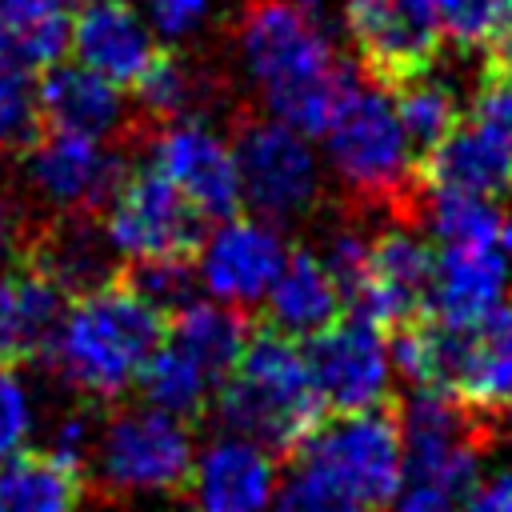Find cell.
Instances as JSON below:
<instances>
[{
  "label": "cell",
  "mask_w": 512,
  "mask_h": 512,
  "mask_svg": "<svg viewBox=\"0 0 512 512\" xmlns=\"http://www.w3.org/2000/svg\"><path fill=\"white\" fill-rule=\"evenodd\" d=\"M240 56L268 112L304 136H320L356 84V72L336 56L328 32L292 0L244 4Z\"/></svg>",
  "instance_id": "6da1fadb"
},
{
  "label": "cell",
  "mask_w": 512,
  "mask_h": 512,
  "mask_svg": "<svg viewBox=\"0 0 512 512\" xmlns=\"http://www.w3.org/2000/svg\"><path fill=\"white\" fill-rule=\"evenodd\" d=\"M392 420L404 456L392 512H460L480 484L484 456L500 440L492 408L456 392L412 388L392 400Z\"/></svg>",
  "instance_id": "7a4b0ae2"
},
{
  "label": "cell",
  "mask_w": 512,
  "mask_h": 512,
  "mask_svg": "<svg viewBox=\"0 0 512 512\" xmlns=\"http://www.w3.org/2000/svg\"><path fill=\"white\" fill-rule=\"evenodd\" d=\"M164 332L168 316L144 304L116 276L72 300L44 356H52V368L68 388L88 400H116L136 384Z\"/></svg>",
  "instance_id": "3957f363"
},
{
  "label": "cell",
  "mask_w": 512,
  "mask_h": 512,
  "mask_svg": "<svg viewBox=\"0 0 512 512\" xmlns=\"http://www.w3.org/2000/svg\"><path fill=\"white\" fill-rule=\"evenodd\" d=\"M212 408L228 432L248 436L276 456H292L324 416L304 348L272 324H252L232 372L212 396Z\"/></svg>",
  "instance_id": "277c9868"
},
{
  "label": "cell",
  "mask_w": 512,
  "mask_h": 512,
  "mask_svg": "<svg viewBox=\"0 0 512 512\" xmlns=\"http://www.w3.org/2000/svg\"><path fill=\"white\" fill-rule=\"evenodd\" d=\"M320 136L344 192L356 200V212L420 224L424 188L416 176V152L380 84L356 80Z\"/></svg>",
  "instance_id": "5b68a950"
},
{
  "label": "cell",
  "mask_w": 512,
  "mask_h": 512,
  "mask_svg": "<svg viewBox=\"0 0 512 512\" xmlns=\"http://www.w3.org/2000/svg\"><path fill=\"white\" fill-rule=\"evenodd\" d=\"M388 360L412 388H440L496 408L512 388V300L468 324L420 316L392 332Z\"/></svg>",
  "instance_id": "8992f818"
},
{
  "label": "cell",
  "mask_w": 512,
  "mask_h": 512,
  "mask_svg": "<svg viewBox=\"0 0 512 512\" xmlns=\"http://www.w3.org/2000/svg\"><path fill=\"white\" fill-rule=\"evenodd\" d=\"M192 460H196V448H192L188 420L156 404H140V408H116L92 432L80 476L88 492L116 504L144 492L188 488Z\"/></svg>",
  "instance_id": "52a82bcc"
},
{
  "label": "cell",
  "mask_w": 512,
  "mask_h": 512,
  "mask_svg": "<svg viewBox=\"0 0 512 512\" xmlns=\"http://www.w3.org/2000/svg\"><path fill=\"white\" fill-rule=\"evenodd\" d=\"M296 468L316 472L320 480L336 484L364 508H388L400 488V432L388 408L364 412H336L320 416V424L292 448Z\"/></svg>",
  "instance_id": "ba28073f"
},
{
  "label": "cell",
  "mask_w": 512,
  "mask_h": 512,
  "mask_svg": "<svg viewBox=\"0 0 512 512\" xmlns=\"http://www.w3.org/2000/svg\"><path fill=\"white\" fill-rule=\"evenodd\" d=\"M232 160L240 176V204L272 224L304 220L324 192L316 152L304 132L276 116H240L232 128Z\"/></svg>",
  "instance_id": "9c48e42d"
},
{
  "label": "cell",
  "mask_w": 512,
  "mask_h": 512,
  "mask_svg": "<svg viewBox=\"0 0 512 512\" xmlns=\"http://www.w3.org/2000/svg\"><path fill=\"white\" fill-rule=\"evenodd\" d=\"M16 156L24 168L32 224L48 216H100L128 168L120 144L56 128H40Z\"/></svg>",
  "instance_id": "30bf717a"
},
{
  "label": "cell",
  "mask_w": 512,
  "mask_h": 512,
  "mask_svg": "<svg viewBox=\"0 0 512 512\" xmlns=\"http://www.w3.org/2000/svg\"><path fill=\"white\" fill-rule=\"evenodd\" d=\"M104 232L124 260L196 256L204 216L156 164H136L124 168L104 208Z\"/></svg>",
  "instance_id": "8fae6325"
},
{
  "label": "cell",
  "mask_w": 512,
  "mask_h": 512,
  "mask_svg": "<svg viewBox=\"0 0 512 512\" xmlns=\"http://www.w3.org/2000/svg\"><path fill=\"white\" fill-rule=\"evenodd\" d=\"M344 24L368 80L384 92L432 68L444 40L436 0H344Z\"/></svg>",
  "instance_id": "7c38bea8"
},
{
  "label": "cell",
  "mask_w": 512,
  "mask_h": 512,
  "mask_svg": "<svg viewBox=\"0 0 512 512\" xmlns=\"http://www.w3.org/2000/svg\"><path fill=\"white\" fill-rule=\"evenodd\" d=\"M304 356L316 380L324 408L332 412H364L388 400V348L384 332L364 316H336L320 332L304 336Z\"/></svg>",
  "instance_id": "4fadbf2b"
},
{
  "label": "cell",
  "mask_w": 512,
  "mask_h": 512,
  "mask_svg": "<svg viewBox=\"0 0 512 512\" xmlns=\"http://www.w3.org/2000/svg\"><path fill=\"white\" fill-rule=\"evenodd\" d=\"M284 260L288 240L264 216H224V224L196 248L200 288L212 300L236 304L244 312H252L268 296Z\"/></svg>",
  "instance_id": "5bb4252c"
},
{
  "label": "cell",
  "mask_w": 512,
  "mask_h": 512,
  "mask_svg": "<svg viewBox=\"0 0 512 512\" xmlns=\"http://www.w3.org/2000/svg\"><path fill=\"white\" fill-rule=\"evenodd\" d=\"M432 256L436 252L424 244L416 224L384 220V228L368 240V280L348 312L364 316L380 332H396L420 320L428 308Z\"/></svg>",
  "instance_id": "9a60e30c"
},
{
  "label": "cell",
  "mask_w": 512,
  "mask_h": 512,
  "mask_svg": "<svg viewBox=\"0 0 512 512\" xmlns=\"http://www.w3.org/2000/svg\"><path fill=\"white\" fill-rule=\"evenodd\" d=\"M40 84H36V108H40V124L56 128V132H76V136H92V140H108V144H128L136 136L148 132V124L140 120V112L124 100L120 84H112L108 76L76 64H48L40 68Z\"/></svg>",
  "instance_id": "2e32d148"
},
{
  "label": "cell",
  "mask_w": 512,
  "mask_h": 512,
  "mask_svg": "<svg viewBox=\"0 0 512 512\" xmlns=\"http://www.w3.org/2000/svg\"><path fill=\"white\" fill-rule=\"evenodd\" d=\"M152 164L192 200L204 220L236 216L240 208V176L232 160V144L220 140L200 120H168L152 136Z\"/></svg>",
  "instance_id": "e0dca14e"
},
{
  "label": "cell",
  "mask_w": 512,
  "mask_h": 512,
  "mask_svg": "<svg viewBox=\"0 0 512 512\" xmlns=\"http://www.w3.org/2000/svg\"><path fill=\"white\" fill-rule=\"evenodd\" d=\"M416 176L424 192H468V196H508L512 192V144L484 120H456V128L416 156Z\"/></svg>",
  "instance_id": "ac0fdd59"
},
{
  "label": "cell",
  "mask_w": 512,
  "mask_h": 512,
  "mask_svg": "<svg viewBox=\"0 0 512 512\" xmlns=\"http://www.w3.org/2000/svg\"><path fill=\"white\" fill-rule=\"evenodd\" d=\"M280 456L248 436H220L192 460V496L200 512H264L276 492Z\"/></svg>",
  "instance_id": "d6986e66"
},
{
  "label": "cell",
  "mask_w": 512,
  "mask_h": 512,
  "mask_svg": "<svg viewBox=\"0 0 512 512\" xmlns=\"http://www.w3.org/2000/svg\"><path fill=\"white\" fill-rule=\"evenodd\" d=\"M68 20V48L76 60L112 84H132L156 52L148 20L128 0H84Z\"/></svg>",
  "instance_id": "ffe728a7"
},
{
  "label": "cell",
  "mask_w": 512,
  "mask_h": 512,
  "mask_svg": "<svg viewBox=\"0 0 512 512\" xmlns=\"http://www.w3.org/2000/svg\"><path fill=\"white\" fill-rule=\"evenodd\" d=\"M508 288V256L504 240L496 244H440L432 256V284L424 316L468 324L504 300Z\"/></svg>",
  "instance_id": "44dd1931"
},
{
  "label": "cell",
  "mask_w": 512,
  "mask_h": 512,
  "mask_svg": "<svg viewBox=\"0 0 512 512\" xmlns=\"http://www.w3.org/2000/svg\"><path fill=\"white\" fill-rule=\"evenodd\" d=\"M60 288L28 264L0 268V364L16 368L48 352L64 316Z\"/></svg>",
  "instance_id": "7402d4cb"
},
{
  "label": "cell",
  "mask_w": 512,
  "mask_h": 512,
  "mask_svg": "<svg viewBox=\"0 0 512 512\" xmlns=\"http://www.w3.org/2000/svg\"><path fill=\"white\" fill-rule=\"evenodd\" d=\"M264 300H268V324L288 336H312L324 324H332L344 308L336 280L328 276L324 260L308 248L288 252Z\"/></svg>",
  "instance_id": "603a6c76"
},
{
  "label": "cell",
  "mask_w": 512,
  "mask_h": 512,
  "mask_svg": "<svg viewBox=\"0 0 512 512\" xmlns=\"http://www.w3.org/2000/svg\"><path fill=\"white\" fill-rule=\"evenodd\" d=\"M80 492V468L52 448H20L0 464V512H72Z\"/></svg>",
  "instance_id": "cb8c5ba5"
},
{
  "label": "cell",
  "mask_w": 512,
  "mask_h": 512,
  "mask_svg": "<svg viewBox=\"0 0 512 512\" xmlns=\"http://www.w3.org/2000/svg\"><path fill=\"white\" fill-rule=\"evenodd\" d=\"M248 332H252V320H248L244 308L224 304V300H200L196 296L192 304H184L180 312L168 316V332L164 336L176 340L184 352H192L224 384V376L232 372V364H236Z\"/></svg>",
  "instance_id": "d4e9b609"
},
{
  "label": "cell",
  "mask_w": 512,
  "mask_h": 512,
  "mask_svg": "<svg viewBox=\"0 0 512 512\" xmlns=\"http://www.w3.org/2000/svg\"><path fill=\"white\" fill-rule=\"evenodd\" d=\"M68 52V8L56 0H0V64L40 72Z\"/></svg>",
  "instance_id": "484cf974"
},
{
  "label": "cell",
  "mask_w": 512,
  "mask_h": 512,
  "mask_svg": "<svg viewBox=\"0 0 512 512\" xmlns=\"http://www.w3.org/2000/svg\"><path fill=\"white\" fill-rule=\"evenodd\" d=\"M136 388H140L144 404H156V408H164L180 420H196L212 408V396H216L220 380L192 352H184L176 340L164 336L160 348L140 368Z\"/></svg>",
  "instance_id": "4316f807"
},
{
  "label": "cell",
  "mask_w": 512,
  "mask_h": 512,
  "mask_svg": "<svg viewBox=\"0 0 512 512\" xmlns=\"http://www.w3.org/2000/svg\"><path fill=\"white\" fill-rule=\"evenodd\" d=\"M132 92H136V112L148 128H160L168 120H184L208 100V84L200 80V72L168 48L152 52L144 72L132 80Z\"/></svg>",
  "instance_id": "83f0119b"
},
{
  "label": "cell",
  "mask_w": 512,
  "mask_h": 512,
  "mask_svg": "<svg viewBox=\"0 0 512 512\" xmlns=\"http://www.w3.org/2000/svg\"><path fill=\"white\" fill-rule=\"evenodd\" d=\"M392 92H396L392 96L396 120H400V128H404V136H408L416 156H424L436 140H444L460 120V92L448 80L432 76V68L400 80Z\"/></svg>",
  "instance_id": "f1b7e54d"
},
{
  "label": "cell",
  "mask_w": 512,
  "mask_h": 512,
  "mask_svg": "<svg viewBox=\"0 0 512 512\" xmlns=\"http://www.w3.org/2000/svg\"><path fill=\"white\" fill-rule=\"evenodd\" d=\"M420 224L440 244H496L504 236V212L488 196L468 192H424Z\"/></svg>",
  "instance_id": "f546056e"
},
{
  "label": "cell",
  "mask_w": 512,
  "mask_h": 512,
  "mask_svg": "<svg viewBox=\"0 0 512 512\" xmlns=\"http://www.w3.org/2000/svg\"><path fill=\"white\" fill-rule=\"evenodd\" d=\"M120 284H128L144 304H152L160 316L180 312L200 296V272L196 256H152V260H124Z\"/></svg>",
  "instance_id": "4dcf8cb0"
},
{
  "label": "cell",
  "mask_w": 512,
  "mask_h": 512,
  "mask_svg": "<svg viewBox=\"0 0 512 512\" xmlns=\"http://www.w3.org/2000/svg\"><path fill=\"white\" fill-rule=\"evenodd\" d=\"M440 32L464 52H484L508 24L512 0H436Z\"/></svg>",
  "instance_id": "1f68e13d"
},
{
  "label": "cell",
  "mask_w": 512,
  "mask_h": 512,
  "mask_svg": "<svg viewBox=\"0 0 512 512\" xmlns=\"http://www.w3.org/2000/svg\"><path fill=\"white\" fill-rule=\"evenodd\" d=\"M40 108H36V84L28 80V68L0 64V152H20L40 132Z\"/></svg>",
  "instance_id": "d6a6232c"
},
{
  "label": "cell",
  "mask_w": 512,
  "mask_h": 512,
  "mask_svg": "<svg viewBox=\"0 0 512 512\" xmlns=\"http://www.w3.org/2000/svg\"><path fill=\"white\" fill-rule=\"evenodd\" d=\"M268 504H272V512H372L308 468H296Z\"/></svg>",
  "instance_id": "836d02e7"
},
{
  "label": "cell",
  "mask_w": 512,
  "mask_h": 512,
  "mask_svg": "<svg viewBox=\"0 0 512 512\" xmlns=\"http://www.w3.org/2000/svg\"><path fill=\"white\" fill-rule=\"evenodd\" d=\"M28 428H32V404H28V392H24L20 376H16L12 368L0 364V464L24 448Z\"/></svg>",
  "instance_id": "e575fe53"
},
{
  "label": "cell",
  "mask_w": 512,
  "mask_h": 512,
  "mask_svg": "<svg viewBox=\"0 0 512 512\" xmlns=\"http://www.w3.org/2000/svg\"><path fill=\"white\" fill-rule=\"evenodd\" d=\"M212 16V0H144V20L152 36L176 44L200 32V24Z\"/></svg>",
  "instance_id": "d590c367"
},
{
  "label": "cell",
  "mask_w": 512,
  "mask_h": 512,
  "mask_svg": "<svg viewBox=\"0 0 512 512\" xmlns=\"http://www.w3.org/2000/svg\"><path fill=\"white\" fill-rule=\"evenodd\" d=\"M472 116L484 120L488 128H496V132L512 144V76L480 72L476 100H472Z\"/></svg>",
  "instance_id": "8d00e7d4"
},
{
  "label": "cell",
  "mask_w": 512,
  "mask_h": 512,
  "mask_svg": "<svg viewBox=\"0 0 512 512\" xmlns=\"http://www.w3.org/2000/svg\"><path fill=\"white\" fill-rule=\"evenodd\" d=\"M28 232H32V216L8 192H0V268L20 260Z\"/></svg>",
  "instance_id": "74e56055"
},
{
  "label": "cell",
  "mask_w": 512,
  "mask_h": 512,
  "mask_svg": "<svg viewBox=\"0 0 512 512\" xmlns=\"http://www.w3.org/2000/svg\"><path fill=\"white\" fill-rule=\"evenodd\" d=\"M480 72H496V76H512V24L484 48V68Z\"/></svg>",
  "instance_id": "f35d334b"
},
{
  "label": "cell",
  "mask_w": 512,
  "mask_h": 512,
  "mask_svg": "<svg viewBox=\"0 0 512 512\" xmlns=\"http://www.w3.org/2000/svg\"><path fill=\"white\" fill-rule=\"evenodd\" d=\"M500 240H504V252L512 256V212H504V236Z\"/></svg>",
  "instance_id": "ab89813d"
},
{
  "label": "cell",
  "mask_w": 512,
  "mask_h": 512,
  "mask_svg": "<svg viewBox=\"0 0 512 512\" xmlns=\"http://www.w3.org/2000/svg\"><path fill=\"white\" fill-rule=\"evenodd\" d=\"M292 4H300V8H308V12H312V8H320L324 0H292Z\"/></svg>",
  "instance_id": "60d3db41"
},
{
  "label": "cell",
  "mask_w": 512,
  "mask_h": 512,
  "mask_svg": "<svg viewBox=\"0 0 512 512\" xmlns=\"http://www.w3.org/2000/svg\"><path fill=\"white\" fill-rule=\"evenodd\" d=\"M56 4H64V8H76V4H84V0H56Z\"/></svg>",
  "instance_id": "b9f144b4"
},
{
  "label": "cell",
  "mask_w": 512,
  "mask_h": 512,
  "mask_svg": "<svg viewBox=\"0 0 512 512\" xmlns=\"http://www.w3.org/2000/svg\"><path fill=\"white\" fill-rule=\"evenodd\" d=\"M504 404H508V416H512V388L504 392Z\"/></svg>",
  "instance_id": "7bdbcfd3"
}]
</instances>
